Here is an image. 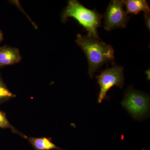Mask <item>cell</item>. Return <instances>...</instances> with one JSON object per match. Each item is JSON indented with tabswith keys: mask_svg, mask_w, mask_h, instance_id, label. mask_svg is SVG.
<instances>
[{
	"mask_svg": "<svg viewBox=\"0 0 150 150\" xmlns=\"http://www.w3.org/2000/svg\"><path fill=\"white\" fill-rule=\"evenodd\" d=\"M123 71L122 67L115 65L103 70L100 74L96 77L100 87L98 99V103H101L103 99L106 98L108 91L112 87L123 88L124 84Z\"/></svg>",
	"mask_w": 150,
	"mask_h": 150,
	"instance_id": "cell-3",
	"label": "cell"
},
{
	"mask_svg": "<svg viewBox=\"0 0 150 150\" xmlns=\"http://www.w3.org/2000/svg\"><path fill=\"white\" fill-rule=\"evenodd\" d=\"M21 59L18 48L7 46L0 47V67L15 64L20 62Z\"/></svg>",
	"mask_w": 150,
	"mask_h": 150,
	"instance_id": "cell-6",
	"label": "cell"
},
{
	"mask_svg": "<svg viewBox=\"0 0 150 150\" xmlns=\"http://www.w3.org/2000/svg\"><path fill=\"white\" fill-rule=\"evenodd\" d=\"M0 128H2V129L8 128L11 129L13 133L18 134L23 138L27 139V137L22 134L21 132L18 131L16 129L11 125L8 120L5 113L1 110H0Z\"/></svg>",
	"mask_w": 150,
	"mask_h": 150,
	"instance_id": "cell-10",
	"label": "cell"
},
{
	"mask_svg": "<svg viewBox=\"0 0 150 150\" xmlns=\"http://www.w3.org/2000/svg\"><path fill=\"white\" fill-rule=\"evenodd\" d=\"M4 39V35L1 30H0V44L1 43L2 41Z\"/></svg>",
	"mask_w": 150,
	"mask_h": 150,
	"instance_id": "cell-12",
	"label": "cell"
},
{
	"mask_svg": "<svg viewBox=\"0 0 150 150\" xmlns=\"http://www.w3.org/2000/svg\"><path fill=\"white\" fill-rule=\"evenodd\" d=\"M26 139L35 150H64L53 143L50 138L27 137Z\"/></svg>",
	"mask_w": 150,
	"mask_h": 150,
	"instance_id": "cell-8",
	"label": "cell"
},
{
	"mask_svg": "<svg viewBox=\"0 0 150 150\" xmlns=\"http://www.w3.org/2000/svg\"><path fill=\"white\" fill-rule=\"evenodd\" d=\"M121 104L133 118L139 119L148 112L149 99L142 93L131 89L126 93Z\"/></svg>",
	"mask_w": 150,
	"mask_h": 150,
	"instance_id": "cell-4",
	"label": "cell"
},
{
	"mask_svg": "<svg viewBox=\"0 0 150 150\" xmlns=\"http://www.w3.org/2000/svg\"><path fill=\"white\" fill-rule=\"evenodd\" d=\"M123 5L126 7V13L137 14L140 12H144V15L150 13V8L148 3L145 0H126L122 1Z\"/></svg>",
	"mask_w": 150,
	"mask_h": 150,
	"instance_id": "cell-7",
	"label": "cell"
},
{
	"mask_svg": "<svg viewBox=\"0 0 150 150\" xmlns=\"http://www.w3.org/2000/svg\"><path fill=\"white\" fill-rule=\"evenodd\" d=\"M145 19V24H146V26L147 28L148 29L150 30V13L144 15Z\"/></svg>",
	"mask_w": 150,
	"mask_h": 150,
	"instance_id": "cell-11",
	"label": "cell"
},
{
	"mask_svg": "<svg viewBox=\"0 0 150 150\" xmlns=\"http://www.w3.org/2000/svg\"><path fill=\"white\" fill-rule=\"evenodd\" d=\"M76 42L86 56L88 63V73L91 79L94 73L104 64L114 61L113 48L99 38L78 34Z\"/></svg>",
	"mask_w": 150,
	"mask_h": 150,
	"instance_id": "cell-1",
	"label": "cell"
},
{
	"mask_svg": "<svg viewBox=\"0 0 150 150\" xmlns=\"http://www.w3.org/2000/svg\"><path fill=\"white\" fill-rule=\"evenodd\" d=\"M70 17L76 19L86 30L88 36L99 38L97 28L100 26L102 16L95 10L89 9L76 0H70L62 14V22H66Z\"/></svg>",
	"mask_w": 150,
	"mask_h": 150,
	"instance_id": "cell-2",
	"label": "cell"
},
{
	"mask_svg": "<svg viewBox=\"0 0 150 150\" xmlns=\"http://www.w3.org/2000/svg\"><path fill=\"white\" fill-rule=\"evenodd\" d=\"M122 1L113 0L108 6L104 14V28L110 31L118 28H124L129 17L123 8Z\"/></svg>",
	"mask_w": 150,
	"mask_h": 150,
	"instance_id": "cell-5",
	"label": "cell"
},
{
	"mask_svg": "<svg viewBox=\"0 0 150 150\" xmlns=\"http://www.w3.org/2000/svg\"><path fill=\"white\" fill-rule=\"evenodd\" d=\"M16 95L9 90L0 75V103L15 97Z\"/></svg>",
	"mask_w": 150,
	"mask_h": 150,
	"instance_id": "cell-9",
	"label": "cell"
}]
</instances>
